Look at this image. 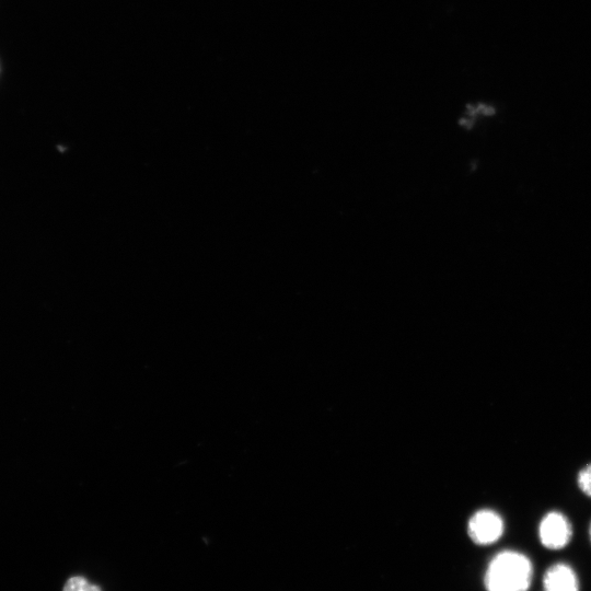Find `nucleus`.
Masks as SVG:
<instances>
[{
	"label": "nucleus",
	"mask_w": 591,
	"mask_h": 591,
	"mask_svg": "<svg viewBox=\"0 0 591 591\" xmlns=\"http://www.w3.org/2000/svg\"><path fill=\"white\" fill-rule=\"evenodd\" d=\"M535 567L529 556L515 550L497 553L486 569L484 586L488 591H528Z\"/></svg>",
	"instance_id": "obj_1"
},
{
	"label": "nucleus",
	"mask_w": 591,
	"mask_h": 591,
	"mask_svg": "<svg viewBox=\"0 0 591 591\" xmlns=\"http://www.w3.org/2000/svg\"><path fill=\"white\" fill-rule=\"evenodd\" d=\"M538 533L542 547L550 551H560L571 543L573 526L563 513L552 511L541 519Z\"/></svg>",
	"instance_id": "obj_2"
},
{
	"label": "nucleus",
	"mask_w": 591,
	"mask_h": 591,
	"mask_svg": "<svg viewBox=\"0 0 591 591\" xmlns=\"http://www.w3.org/2000/svg\"><path fill=\"white\" fill-rule=\"evenodd\" d=\"M468 530L475 544L490 546L503 537L505 523L500 514L491 509H481L470 518Z\"/></svg>",
	"instance_id": "obj_3"
},
{
	"label": "nucleus",
	"mask_w": 591,
	"mask_h": 591,
	"mask_svg": "<svg viewBox=\"0 0 591 591\" xmlns=\"http://www.w3.org/2000/svg\"><path fill=\"white\" fill-rule=\"evenodd\" d=\"M544 591H581V582L570 564L555 563L548 567L542 578Z\"/></svg>",
	"instance_id": "obj_4"
},
{
	"label": "nucleus",
	"mask_w": 591,
	"mask_h": 591,
	"mask_svg": "<svg viewBox=\"0 0 591 591\" xmlns=\"http://www.w3.org/2000/svg\"><path fill=\"white\" fill-rule=\"evenodd\" d=\"M63 591H101V589L90 584L84 577H72L68 579Z\"/></svg>",
	"instance_id": "obj_5"
},
{
	"label": "nucleus",
	"mask_w": 591,
	"mask_h": 591,
	"mask_svg": "<svg viewBox=\"0 0 591 591\" xmlns=\"http://www.w3.org/2000/svg\"><path fill=\"white\" fill-rule=\"evenodd\" d=\"M577 485L579 490L591 498V463L578 472Z\"/></svg>",
	"instance_id": "obj_6"
},
{
	"label": "nucleus",
	"mask_w": 591,
	"mask_h": 591,
	"mask_svg": "<svg viewBox=\"0 0 591 591\" xmlns=\"http://www.w3.org/2000/svg\"><path fill=\"white\" fill-rule=\"evenodd\" d=\"M589 539H590V543H591V523H590V526H589Z\"/></svg>",
	"instance_id": "obj_7"
}]
</instances>
